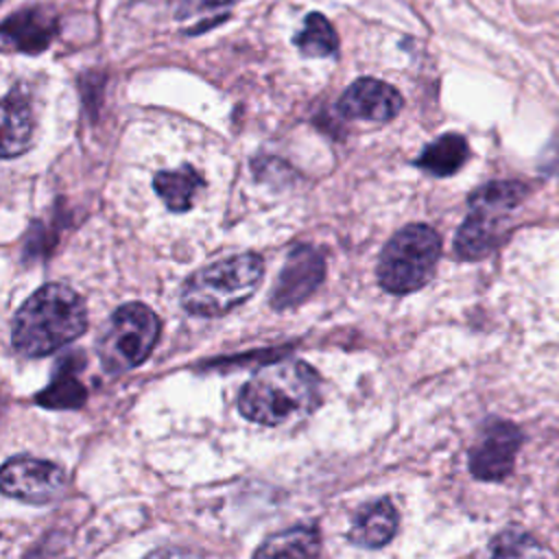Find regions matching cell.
Returning a JSON list of instances; mask_svg holds the SVG:
<instances>
[{"label":"cell","mask_w":559,"mask_h":559,"mask_svg":"<svg viewBox=\"0 0 559 559\" xmlns=\"http://www.w3.org/2000/svg\"><path fill=\"white\" fill-rule=\"evenodd\" d=\"M321 400L319 376L304 360H277L258 369L240 391V413L264 426H282L310 415Z\"/></svg>","instance_id":"6da1fadb"},{"label":"cell","mask_w":559,"mask_h":559,"mask_svg":"<svg viewBox=\"0 0 559 559\" xmlns=\"http://www.w3.org/2000/svg\"><path fill=\"white\" fill-rule=\"evenodd\" d=\"M87 328L83 299L63 284H46L13 317L11 341L24 356H46L81 336Z\"/></svg>","instance_id":"7a4b0ae2"},{"label":"cell","mask_w":559,"mask_h":559,"mask_svg":"<svg viewBox=\"0 0 559 559\" xmlns=\"http://www.w3.org/2000/svg\"><path fill=\"white\" fill-rule=\"evenodd\" d=\"M264 273L258 253H238L203 266L181 288V306L194 317H221L249 299Z\"/></svg>","instance_id":"3957f363"},{"label":"cell","mask_w":559,"mask_h":559,"mask_svg":"<svg viewBox=\"0 0 559 559\" xmlns=\"http://www.w3.org/2000/svg\"><path fill=\"white\" fill-rule=\"evenodd\" d=\"M528 197V186L504 179L489 181L469 194V214L461 223L454 251L463 260H480L491 253L502 236L507 216Z\"/></svg>","instance_id":"277c9868"},{"label":"cell","mask_w":559,"mask_h":559,"mask_svg":"<svg viewBox=\"0 0 559 559\" xmlns=\"http://www.w3.org/2000/svg\"><path fill=\"white\" fill-rule=\"evenodd\" d=\"M441 253V238L430 225L413 223L400 229L382 249L378 282L384 290L404 295L426 286Z\"/></svg>","instance_id":"5b68a950"},{"label":"cell","mask_w":559,"mask_h":559,"mask_svg":"<svg viewBox=\"0 0 559 559\" xmlns=\"http://www.w3.org/2000/svg\"><path fill=\"white\" fill-rule=\"evenodd\" d=\"M157 336L159 319L148 306L140 301L120 306L96 343L103 369L116 376L138 367L153 352Z\"/></svg>","instance_id":"8992f818"},{"label":"cell","mask_w":559,"mask_h":559,"mask_svg":"<svg viewBox=\"0 0 559 559\" xmlns=\"http://www.w3.org/2000/svg\"><path fill=\"white\" fill-rule=\"evenodd\" d=\"M0 485L7 496L33 504H46L61 496L66 489V474L50 461L35 456H13L2 467Z\"/></svg>","instance_id":"52a82bcc"},{"label":"cell","mask_w":559,"mask_h":559,"mask_svg":"<svg viewBox=\"0 0 559 559\" xmlns=\"http://www.w3.org/2000/svg\"><path fill=\"white\" fill-rule=\"evenodd\" d=\"M522 443V432L504 419H489L469 450V472L478 480H502L511 474L515 454Z\"/></svg>","instance_id":"ba28073f"},{"label":"cell","mask_w":559,"mask_h":559,"mask_svg":"<svg viewBox=\"0 0 559 559\" xmlns=\"http://www.w3.org/2000/svg\"><path fill=\"white\" fill-rule=\"evenodd\" d=\"M323 275H325L323 255L310 245L295 247L288 253L286 264L275 282V288L271 293V304L275 308H290L301 304L321 284Z\"/></svg>","instance_id":"9c48e42d"},{"label":"cell","mask_w":559,"mask_h":559,"mask_svg":"<svg viewBox=\"0 0 559 559\" xmlns=\"http://www.w3.org/2000/svg\"><path fill=\"white\" fill-rule=\"evenodd\" d=\"M402 105V94L393 85L371 76L354 81L338 98V111L343 116L371 122H386L395 118Z\"/></svg>","instance_id":"30bf717a"},{"label":"cell","mask_w":559,"mask_h":559,"mask_svg":"<svg viewBox=\"0 0 559 559\" xmlns=\"http://www.w3.org/2000/svg\"><path fill=\"white\" fill-rule=\"evenodd\" d=\"M57 35V17L44 7H28L2 22V39L22 52H41Z\"/></svg>","instance_id":"8fae6325"},{"label":"cell","mask_w":559,"mask_h":559,"mask_svg":"<svg viewBox=\"0 0 559 559\" xmlns=\"http://www.w3.org/2000/svg\"><path fill=\"white\" fill-rule=\"evenodd\" d=\"M397 531V511L391 500L380 498L362 504L352 522L349 539L365 548H380L391 542Z\"/></svg>","instance_id":"7c38bea8"},{"label":"cell","mask_w":559,"mask_h":559,"mask_svg":"<svg viewBox=\"0 0 559 559\" xmlns=\"http://www.w3.org/2000/svg\"><path fill=\"white\" fill-rule=\"evenodd\" d=\"M33 135V116L26 98L11 90L2 100V155L13 157L26 151Z\"/></svg>","instance_id":"4fadbf2b"},{"label":"cell","mask_w":559,"mask_h":559,"mask_svg":"<svg viewBox=\"0 0 559 559\" xmlns=\"http://www.w3.org/2000/svg\"><path fill=\"white\" fill-rule=\"evenodd\" d=\"M319 552V531L314 526H293L262 542L253 559H314Z\"/></svg>","instance_id":"5bb4252c"},{"label":"cell","mask_w":559,"mask_h":559,"mask_svg":"<svg viewBox=\"0 0 559 559\" xmlns=\"http://www.w3.org/2000/svg\"><path fill=\"white\" fill-rule=\"evenodd\" d=\"M469 157L467 140L459 133H445L430 142L417 157V166L435 177L454 175Z\"/></svg>","instance_id":"9a60e30c"},{"label":"cell","mask_w":559,"mask_h":559,"mask_svg":"<svg viewBox=\"0 0 559 559\" xmlns=\"http://www.w3.org/2000/svg\"><path fill=\"white\" fill-rule=\"evenodd\" d=\"M153 188L168 210L186 212L194 203L197 192L203 188V177L192 166H181L175 170L157 173Z\"/></svg>","instance_id":"2e32d148"},{"label":"cell","mask_w":559,"mask_h":559,"mask_svg":"<svg viewBox=\"0 0 559 559\" xmlns=\"http://www.w3.org/2000/svg\"><path fill=\"white\" fill-rule=\"evenodd\" d=\"M85 397L87 391L76 378L70 356H66V360L57 367L50 384L44 391H39L37 404L46 408H79L85 402Z\"/></svg>","instance_id":"e0dca14e"},{"label":"cell","mask_w":559,"mask_h":559,"mask_svg":"<svg viewBox=\"0 0 559 559\" xmlns=\"http://www.w3.org/2000/svg\"><path fill=\"white\" fill-rule=\"evenodd\" d=\"M295 46L308 57H330L338 48V37L334 26L321 13H310L295 37Z\"/></svg>","instance_id":"ac0fdd59"},{"label":"cell","mask_w":559,"mask_h":559,"mask_svg":"<svg viewBox=\"0 0 559 559\" xmlns=\"http://www.w3.org/2000/svg\"><path fill=\"white\" fill-rule=\"evenodd\" d=\"M489 559H544V548L531 533L507 528L491 542Z\"/></svg>","instance_id":"d6986e66"},{"label":"cell","mask_w":559,"mask_h":559,"mask_svg":"<svg viewBox=\"0 0 559 559\" xmlns=\"http://www.w3.org/2000/svg\"><path fill=\"white\" fill-rule=\"evenodd\" d=\"M537 168L542 175L559 177V135H555L552 140L546 142V146L539 153Z\"/></svg>","instance_id":"ffe728a7"},{"label":"cell","mask_w":559,"mask_h":559,"mask_svg":"<svg viewBox=\"0 0 559 559\" xmlns=\"http://www.w3.org/2000/svg\"><path fill=\"white\" fill-rule=\"evenodd\" d=\"M238 0H186V11H203V9H218V7H227L234 4Z\"/></svg>","instance_id":"44dd1931"},{"label":"cell","mask_w":559,"mask_h":559,"mask_svg":"<svg viewBox=\"0 0 559 559\" xmlns=\"http://www.w3.org/2000/svg\"><path fill=\"white\" fill-rule=\"evenodd\" d=\"M148 559H175V552H153ZM179 559H183V555Z\"/></svg>","instance_id":"7402d4cb"}]
</instances>
